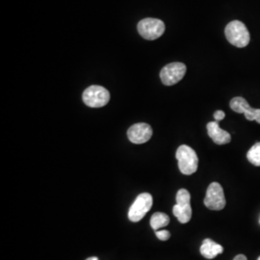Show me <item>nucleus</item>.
<instances>
[{"label": "nucleus", "instance_id": "obj_1", "mask_svg": "<svg viewBox=\"0 0 260 260\" xmlns=\"http://www.w3.org/2000/svg\"><path fill=\"white\" fill-rule=\"evenodd\" d=\"M224 34L226 40L236 47H247L251 40L248 28L239 20L230 22L225 27Z\"/></svg>", "mask_w": 260, "mask_h": 260}, {"label": "nucleus", "instance_id": "obj_2", "mask_svg": "<svg viewBox=\"0 0 260 260\" xmlns=\"http://www.w3.org/2000/svg\"><path fill=\"white\" fill-rule=\"evenodd\" d=\"M177 161L179 171L186 176L193 175L198 170L199 158L195 150L189 146L182 145L177 150Z\"/></svg>", "mask_w": 260, "mask_h": 260}, {"label": "nucleus", "instance_id": "obj_3", "mask_svg": "<svg viewBox=\"0 0 260 260\" xmlns=\"http://www.w3.org/2000/svg\"><path fill=\"white\" fill-rule=\"evenodd\" d=\"M82 100L89 107L101 108L109 103L110 93L104 87L93 85L84 91Z\"/></svg>", "mask_w": 260, "mask_h": 260}, {"label": "nucleus", "instance_id": "obj_4", "mask_svg": "<svg viewBox=\"0 0 260 260\" xmlns=\"http://www.w3.org/2000/svg\"><path fill=\"white\" fill-rule=\"evenodd\" d=\"M138 32L146 40L153 41L161 37L165 32V24L162 20L157 19H142L138 23Z\"/></svg>", "mask_w": 260, "mask_h": 260}, {"label": "nucleus", "instance_id": "obj_5", "mask_svg": "<svg viewBox=\"0 0 260 260\" xmlns=\"http://www.w3.org/2000/svg\"><path fill=\"white\" fill-rule=\"evenodd\" d=\"M152 206V197L149 193L140 194L130 206L128 218L131 222H139L149 212Z\"/></svg>", "mask_w": 260, "mask_h": 260}, {"label": "nucleus", "instance_id": "obj_6", "mask_svg": "<svg viewBox=\"0 0 260 260\" xmlns=\"http://www.w3.org/2000/svg\"><path fill=\"white\" fill-rule=\"evenodd\" d=\"M205 205L210 210H222L225 206V198L223 187L217 182H212L208 186L205 196Z\"/></svg>", "mask_w": 260, "mask_h": 260}, {"label": "nucleus", "instance_id": "obj_7", "mask_svg": "<svg viewBox=\"0 0 260 260\" xmlns=\"http://www.w3.org/2000/svg\"><path fill=\"white\" fill-rule=\"evenodd\" d=\"M186 66L180 62H175L165 66L160 72L162 83L166 86H173L178 83L186 74Z\"/></svg>", "mask_w": 260, "mask_h": 260}, {"label": "nucleus", "instance_id": "obj_8", "mask_svg": "<svg viewBox=\"0 0 260 260\" xmlns=\"http://www.w3.org/2000/svg\"><path fill=\"white\" fill-rule=\"evenodd\" d=\"M151 136L152 128L149 124L145 122L135 123L132 126H130L129 129L127 130V137L130 142L134 144L147 143L150 140Z\"/></svg>", "mask_w": 260, "mask_h": 260}, {"label": "nucleus", "instance_id": "obj_9", "mask_svg": "<svg viewBox=\"0 0 260 260\" xmlns=\"http://www.w3.org/2000/svg\"><path fill=\"white\" fill-rule=\"evenodd\" d=\"M207 132L214 143L217 145L229 144L232 140V136L229 132L222 129L217 121H211L207 123Z\"/></svg>", "mask_w": 260, "mask_h": 260}, {"label": "nucleus", "instance_id": "obj_10", "mask_svg": "<svg viewBox=\"0 0 260 260\" xmlns=\"http://www.w3.org/2000/svg\"><path fill=\"white\" fill-rule=\"evenodd\" d=\"M200 251L202 255L205 258L213 259L218 254L223 252V248L221 245L215 243L211 239H205Z\"/></svg>", "mask_w": 260, "mask_h": 260}, {"label": "nucleus", "instance_id": "obj_11", "mask_svg": "<svg viewBox=\"0 0 260 260\" xmlns=\"http://www.w3.org/2000/svg\"><path fill=\"white\" fill-rule=\"evenodd\" d=\"M173 213L177 217L179 223H188L191 220V217H192L191 205H176L173 208Z\"/></svg>", "mask_w": 260, "mask_h": 260}, {"label": "nucleus", "instance_id": "obj_12", "mask_svg": "<svg viewBox=\"0 0 260 260\" xmlns=\"http://www.w3.org/2000/svg\"><path fill=\"white\" fill-rule=\"evenodd\" d=\"M170 223V218L167 214L162 213V212H156L153 214L150 218V226L152 230L155 232L159 231L160 229L167 226Z\"/></svg>", "mask_w": 260, "mask_h": 260}, {"label": "nucleus", "instance_id": "obj_13", "mask_svg": "<svg viewBox=\"0 0 260 260\" xmlns=\"http://www.w3.org/2000/svg\"><path fill=\"white\" fill-rule=\"evenodd\" d=\"M230 105H231V108L233 109V111L239 113V114H244L246 110L250 107V104L248 103V102L245 99L240 98V96L233 99L231 101Z\"/></svg>", "mask_w": 260, "mask_h": 260}, {"label": "nucleus", "instance_id": "obj_14", "mask_svg": "<svg viewBox=\"0 0 260 260\" xmlns=\"http://www.w3.org/2000/svg\"><path fill=\"white\" fill-rule=\"evenodd\" d=\"M247 158L252 165L260 167V142L251 147L247 153Z\"/></svg>", "mask_w": 260, "mask_h": 260}, {"label": "nucleus", "instance_id": "obj_15", "mask_svg": "<svg viewBox=\"0 0 260 260\" xmlns=\"http://www.w3.org/2000/svg\"><path fill=\"white\" fill-rule=\"evenodd\" d=\"M176 200H177V205H190L191 195H190V193H189L186 189H180V190L177 192Z\"/></svg>", "mask_w": 260, "mask_h": 260}, {"label": "nucleus", "instance_id": "obj_16", "mask_svg": "<svg viewBox=\"0 0 260 260\" xmlns=\"http://www.w3.org/2000/svg\"><path fill=\"white\" fill-rule=\"evenodd\" d=\"M258 113H259V109H254V108H251L250 106L244 113V115H245L246 119L249 120V121H256Z\"/></svg>", "mask_w": 260, "mask_h": 260}, {"label": "nucleus", "instance_id": "obj_17", "mask_svg": "<svg viewBox=\"0 0 260 260\" xmlns=\"http://www.w3.org/2000/svg\"><path fill=\"white\" fill-rule=\"evenodd\" d=\"M155 235L161 241H167L168 239L171 237V233L168 231H156Z\"/></svg>", "mask_w": 260, "mask_h": 260}, {"label": "nucleus", "instance_id": "obj_18", "mask_svg": "<svg viewBox=\"0 0 260 260\" xmlns=\"http://www.w3.org/2000/svg\"><path fill=\"white\" fill-rule=\"evenodd\" d=\"M224 117H225L224 112L221 111V110H218V111L214 113V118H215V120L217 121H222V120L224 119Z\"/></svg>", "mask_w": 260, "mask_h": 260}, {"label": "nucleus", "instance_id": "obj_19", "mask_svg": "<svg viewBox=\"0 0 260 260\" xmlns=\"http://www.w3.org/2000/svg\"><path fill=\"white\" fill-rule=\"evenodd\" d=\"M233 260H247V257L244 254H238L233 258Z\"/></svg>", "mask_w": 260, "mask_h": 260}, {"label": "nucleus", "instance_id": "obj_20", "mask_svg": "<svg viewBox=\"0 0 260 260\" xmlns=\"http://www.w3.org/2000/svg\"><path fill=\"white\" fill-rule=\"evenodd\" d=\"M86 260H99V258L96 256H92V257H89V258H87Z\"/></svg>", "mask_w": 260, "mask_h": 260}, {"label": "nucleus", "instance_id": "obj_21", "mask_svg": "<svg viewBox=\"0 0 260 260\" xmlns=\"http://www.w3.org/2000/svg\"><path fill=\"white\" fill-rule=\"evenodd\" d=\"M257 260H260V256L258 257V258H257Z\"/></svg>", "mask_w": 260, "mask_h": 260}, {"label": "nucleus", "instance_id": "obj_22", "mask_svg": "<svg viewBox=\"0 0 260 260\" xmlns=\"http://www.w3.org/2000/svg\"><path fill=\"white\" fill-rule=\"evenodd\" d=\"M259 223H260V220H259Z\"/></svg>", "mask_w": 260, "mask_h": 260}]
</instances>
